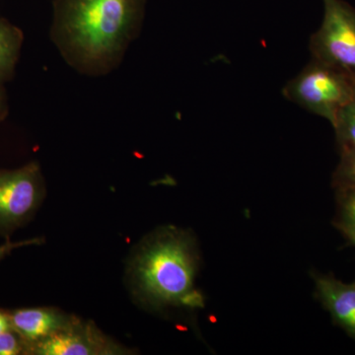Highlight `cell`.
I'll use <instances>...</instances> for the list:
<instances>
[{"instance_id":"cell-1","label":"cell","mask_w":355,"mask_h":355,"mask_svg":"<svg viewBox=\"0 0 355 355\" xmlns=\"http://www.w3.org/2000/svg\"><path fill=\"white\" fill-rule=\"evenodd\" d=\"M146 8V0H53L51 42L79 74L107 76L139 36Z\"/></svg>"},{"instance_id":"cell-2","label":"cell","mask_w":355,"mask_h":355,"mask_svg":"<svg viewBox=\"0 0 355 355\" xmlns=\"http://www.w3.org/2000/svg\"><path fill=\"white\" fill-rule=\"evenodd\" d=\"M200 266L197 242L188 231L167 226L140 243L128 268L135 298L148 309L203 307L196 287Z\"/></svg>"},{"instance_id":"cell-3","label":"cell","mask_w":355,"mask_h":355,"mask_svg":"<svg viewBox=\"0 0 355 355\" xmlns=\"http://www.w3.org/2000/svg\"><path fill=\"white\" fill-rule=\"evenodd\" d=\"M355 79L312 60L282 89L284 98L310 113L335 123L340 109L354 95Z\"/></svg>"},{"instance_id":"cell-4","label":"cell","mask_w":355,"mask_h":355,"mask_svg":"<svg viewBox=\"0 0 355 355\" xmlns=\"http://www.w3.org/2000/svg\"><path fill=\"white\" fill-rule=\"evenodd\" d=\"M323 2V21L309 42L312 60L355 79V8L343 0Z\"/></svg>"},{"instance_id":"cell-5","label":"cell","mask_w":355,"mask_h":355,"mask_svg":"<svg viewBox=\"0 0 355 355\" xmlns=\"http://www.w3.org/2000/svg\"><path fill=\"white\" fill-rule=\"evenodd\" d=\"M46 196L38 162L14 170H0V234L7 235L36 214Z\"/></svg>"},{"instance_id":"cell-6","label":"cell","mask_w":355,"mask_h":355,"mask_svg":"<svg viewBox=\"0 0 355 355\" xmlns=\"http://www.w3.org/2000/svg\"><path fill=\"white\" fill-rule=\"evenodd\" d=\"M92 322L77 319L64 330L28 347L31 355H116L132 354Z\"/></svg>"},{"instance_id":"cell-7","label":"cell","mask_w":355,"mask_h":355,"mask_svg":"<svg viewBox=\"0 0 355 355\" xmlns=\"http://www.w3.org/2000/svg\"><path fill=\"white\" fill-rule=\"evenodd\" d=\"M315 296L336 326L355 340V282L345 284L333 275L312 272Z\"/></svg>"},{"instance_id":"cell-8","label":"cell","mask_w":355,"mask_h":355,"mask_svg":"<svg viewBox=\"0 0 355 355\" xmlns=\"http://www.w3.org/2000/svg\"><path fill=\"white\" fill-rule=\"evenodd\" d=\"M8 314L12 330L25 340L28 347L55 335L77 319L53 307L23 308Z\"/></svg>"},{"instance_id":"cell-9","label":"cell","mask_w":355,"mask_h":355,"mask_svg":"<svg viewBox=\"0 0 355 355\" xmlns=\"http://www.w3.org/2000/svg\"><path fill=\"white\" fill-rule=\"evenodd\" d=\"M24 34L17 26L0 17V84L12 78L19 60Z\"/></svg>"},{"instance_id":"cell-10","label":"cell","mask_w":355,"mask_h":355,"mask_svg":"<svg viewBox=\"0 0 355 355\" xmlns=\"http://www.w3.org/2000/svg\"><path fill=\"white\" fill-rule=\"evenodd\" d=\"M333 128L340 151L355 148V90L352 98L338 112Z\"/></svg>"},{"instance_id":"cell-11","label":"cell","mask_w":355,"mask_h":355,"mask_svg":"<svg viewBox=\"0 0 355 355\" xmlns=\"http://www.w3.org/2000/svg\"><path fill=\"white\" fill-rule=\"evenodd\" d=\"M335 190L336 217L334 223H355V183Z\"/></svg>"},{"instance_id":"cell-12","label":"cell","mask_w":355,"mask_h":355,"mask_svg":"<svg viewBox=\"0 0 355 355\" xmlns=\"http://www.w3.org/2000/svg\"><path fill=\"white\" fill-rule=\"evenodd\" d=\"M334 188L355 183V148L340 151V160L333 174Z\"/></svg>"},{"instance_id":"cell-13","label":"cell","mask_w":355,"mask_h":355,"mask_svg":"<svg viewBox=\"0 0 355 355\" xmlns=\"http://www.w3.org/2000/svg\"><path fill=\"white\" fill-rule=\"evenodd\" d=\"M28 345L15 331L0 334V355L27 354Z\"/></svg>"},{"instance_id":"cell-14","label":"cell","mask_w":355,"mask_h":355,"mask_svg":"<svg viewBox=\"0 0 355 355\" xmlns=\"http://www.w3.org/2000/svg\"><path fill=\"white\" fill-rule=\"evenodd\" d=\"M41 241V239L36 238V239L26 240V241L18 243H11L8 241L6 242V244L0 245V261L3 260L7 254H10L14 249H17V248L23 246H29V245H38Z\"/></svg>"},{"instance_id":"cell-15","label":"cell","mask_w":355,"mask_h":355,"mask_svg":"<svg viewBox=\"0 0 355 355\" xmlns=\"http://www.w3.org/2000/svg\"><path fill=\"white\" fill-rule=\"evenodd\" d=\"M343 237L355 247V223H334Z\"/></svg>"},{"instance_id":"cell-16","label":"cell","mask_w":355,"mask_h":355,"mask_svg":"<svg viewBox=\"0 0 355 355\" xmlns=\"http://www.w3.org/2000/svg\"><path fill=\"white\" fill-rule=\"evenodd\" d=\"M8 111V98H7L6 87L0 84V123L6 120Z\"/></svg>"},{"instance_id":"cell-17","label":"cell","mask_w":355,"mask_h":355,"mask_svg":"<svg viewBox=\"0 0 355 355\" xmlns=\"http://www.w3.org/2000/svg\"><path fill=\"white\" fill-rule=\"evenodd\" d=\"M10 330H12V326H11L8 312L0 310V334Z\"/></svg>"}]
</instances>
